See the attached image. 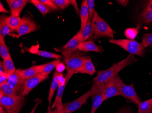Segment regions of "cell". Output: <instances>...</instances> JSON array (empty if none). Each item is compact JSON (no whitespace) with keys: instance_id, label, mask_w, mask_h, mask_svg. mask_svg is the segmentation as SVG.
<instances>
[{"instance_id":"cell-1","label":"cell","mask_w":152,"mask_h":113,"mask_svg":"<svg viewBox=\"0 0 152 113\" xmlns=\"http://www.w3.org/2000/svg\"><path fill=\"white\" fill-rule=\"evenodd\" d=\"M134 55L130 54L124 60L114 63L111 68L103 71H99L98 75L95 77L94 81L98 83H105L106 81L115 77L125 67L136 61Z\"/></svg>"},{"instance_id":"cell-2","label":"cell","mask_w":152,"mask_h":113,"mask_svg":"<svg viewBox=\"0 0 152 113\" xmlns=\"http://www.w3.org/2000/svg\"><path fill=\"white\" fill-rule=\"evenodd\" d=\"M88 58L82 53L75 51L69 57L64 58V62L67 67V73L65 77L67 82L74 74H77L78 70Z\"/></svg>"},{"instance_id":"cell-3","label":"cell","mask_w":152,"mask_h":113,"mask_svg":"<svg viewBox=\"0 0 152 113\" xmlns=\"http://www.w3.org/2000/svg\"><path fill=\"white\" fill-rule=\"evenodd\" d=\"M92 24L94 30V39L96 40L104 37L113 39L115 31L113 30L105 20L99 16L96 11L92 19Z\"/></svg>"},{"instance_id":"cell-4","label":"cell","mask_w":152,"mask_h":113,"mask_svg":"<svg viewBox=\"0 0 152 113\" xmlns=\"http://www.w3.org/2000/svg\"><path fill=\"white\" fill-rule=\"evenodd\" d=\"M25 104L23 95L11 96L4 95L0 98V106L7 113H20Z\"/></svg>"},{"instance_id":"cell-5","label":"cell","mask_w":152,"mask_h":113,"mask_svg":"<svg viewBox=\"0 0 152 113\" xmlns=\"http://www.w3.org/2000/svg\"><path fill=\"white\" fill-rule=\"evenodd\" d=\"M109 41L112 44L119 46L128 52L130 54L137 55L142 57H144L145 55V49L142 47L141 44L134 40L111 39L109 40Z\"/></svg>"},{"instance_id":"cell-6","label":"cell","mask_w":152,"mask_h":113,"mask_svg":"<svg viewBox=\"0 0 152 113\" xmlns=\"http://www.w3.org/2000/svg\"><path fill=\"white\" fill-rule=\"evenodd\" d=\"M115 82L121 96L126 98L136 105H138L142 101L136 93L133 83L131 85H127L123 82L118 74L115 76Z\"/></svg>"},{"instance_id":"cell-7","label":"cell","mask_w":152,"mask_h":113,"mask_svg":"<svg viewBox=\"0 0 152 113\" xmlns=\"http://www.w3.org/2000/svg\"><path fill=\"white\" fill-rule=\"evenodd\" d=\"M104 89V83H98L94 81L91 91L92 106L90 113H95L96 110L102 104L103 101V91Z\"/></svg>"},{"instance_id":"cell-8","label":"cell","mask_w":152,"mask_h":113,"mask_svg":"<svg viewBox=\"0 0 152 113\" xmlns=\"http://www.w3.org/2000/svg\"><path fill=\"white\" fill-rule=\"evenodd\" d=\"M82 42V33L80 30L64 46L60 48H55V50L61 53L65 58H67L77 51Z\"/></svg>"},{"instance_id":"cell-9","label":"cell","mask_w":152,"mask_h":113,"mask_svg":"<svg viewBox=\"0 0 152 113\" xmlns=\"http://www.w3.org/2000/svg\"><path fill=\"white\" fill-rule=\"evenodd\" d=\"M90 96H91L90 90L76 100L63 104L64 113H72L80 109L83 105L87 103V100Z\"/></svg>"},{"instance_id":"cell-10","label":"cell","mask_w":152,"mask_h":113,"mask_svg":"<svg viewBox=\"0 0 152 113\" xmlns=\"http://www.w3.org/2000/svg\"><path fill=\"white\" fill-rule=\"evenodd\" d=\"M26 81V80L20 74L19 69H18L15 73L9 76L7 83L17 92L18 95H23Z\"/></svg>"},{"instance_id":"cell-11","label":"cell","mask_w":152,"mask_h":113,"mask_svg":"<svg viewBox=\"0 0 152 113\" xmlns=\"http://www.w3.org/2000/svg\"><path fill=\"white\" fill-rule=\"evenodd\" d=\"M21 19L22 23L18 31L19 37L37 30V25L30 17L24 16Z\"/></svg>"},{"instance_id":"cell-12","label":"cell","mask_w":152,"mask_h":113,"mask_svg":"<svg viewBox=\"0 0 152 113\" xmlns=\"http://www.w3.org/2000/svg\"><path fill=\"white\" fill-rule=\"evenodd\" d=\"M48 77V76H44L39 73L35 76L26 80L25 83L24 88L23 95L24 96L29 94L30 92L39 85L41 82L46 80Z\"/></svg>"},{"instance_id":"cell-13","label":"cell","mask_w":152,"mask_h":113,"mask_svg":"<svg viewBox=\"0 0 152 113\" xmlns=\"http://www.w3.org/2000/svg\"><path fill=\"white\" fill-rule=\"evenodd\" d=\"M103 91V101L116 96H121L115 82V77L106 81Z\"/></svg>"},{"instance_id":"cell-14","label":"cell","mask_w":152,"mask_h":113,"mask_svg":"<svg viewBox=\"0 0 152 113\" xmlns=\"http://www.w3.org/2000/svg\"><path fill=\"white\" fill-rule=\"evenodd\" d=\"M6 1L10 8L11 16L20 17L23 9L30 1L28 0H7Z\"/></svg>"},{"instance_id":"cell-15","label":"cell","mask_w":152,"mask_h":113,"mask_svg":"<svg viewBox=\"0 0 152 113\" xmlns=\"http://www.w3.org/2000/svg\"><path fill=\"white\" fill-rule=\"evenodd\" d=\"M43 64L32 66L25 70L19 69V73L25 80L28 79L40 73L43 69Z\"/></svg>"},{"instance_id":"cell-16","label":"cell","mask_w":152,"mask_h":113,"mask_svg":"<svg viewBox=\"0 0 152 113\" xmlns=\"http://www.w3.org/2000/svg\"><path fill=\"white\" fill-rule=\"evenodd\" d=\"M79 50L84 52H95L101 53L103 51L101 47L96 45L92 40L83 41L80 43L78 48Z\"/></svg>"},{"instance_id":"cell-17","label":"cell","mask_w":152,"mask_h":113,"mask_svg":"<svg viewBox=\"0 0 152 113\" xmlns=\"http://www.w3.org/2000/svg\"><path fill=\"white\" fill-rule=\"evenodd\" d=\"M96 72L95 68L92 62L91 58L89 57L84 62L81 68L78 70L77 73L87 74L93 75Z\"/></svg>"},{"instance_id":"cell-18","label":"cell","mask_w":152,"mask_h":113,"mask_svg":"<svg viewBox=\"0 0 152 113\" xmlns=\"http://www.w3.org/2000/svg\"><path fill=\"white\" fill-rule=\"evenodd\" d=\"M80 13L81 21L80 30H82L86 26L89 19V12L87 0H83L82 1Z\"/></svg>"},{"instance_id":"cell-19","label":"cell","mask_w":152,"mask_h":113,"mask_svg":"<svg viewBox=\"0 0 152 113\" xmlns=\"http://www.w3.org/2000/svg\"><path fill=\"white\" fill-rule=\"evenodd\" d=\"M66 85V84L64 85H59L56 98L52 105V109L53 108L55 107H56L57 110L64 111L63 103H62V96H63V93Z\"/></svg>"},{"instance_id":"cell-20","label":"cell","mask_w":152,"mask_h":113,"mask_svg":"<svg viewBox=\"0 0 152 113\" xmlns=\"http://www.w3.org/2000/svg\"><path fill=\"white\" fill-rule=\"evenodd\" d=\"M8 17L1 15L0 17V36L5 38L11 31L8 22Z\"/></svg>"},{"instance_id":"cell-21","label":"cell","mask_w":152,"mask_h":113,"mask_svg":"<svg viewBox=\"0 0 152 113\" xmlns=\"http://www.w3.org/2000/svg\"><path fill=\"white\" fill-rule=\"evenodd\" d=\"M81 31L83 41H85L94 38V30L92 26V22L88 20L86 26L83 30Z\"/></svg>"},{"instance_id":"cell-22","label":"cell","mask_w":152,"mask_h":113,"mask_svg":"<svg viewBox=\"0 0 152 113\" xmlns=\"http://www.w3.org/2000/svg\"><path fill=\"white\" fill-rule=\"evenodd\" d=\"M58 73L55 71L54 73L53 76L52 83H51L50 90H49V95H48V101L49 107H50V104H51L52 99H53V96L55 92L56 91L57 88H58L59 86V82L58 79Z\"/></svg>"},{"instance_id":"cell-23","label":"cell","mask_w":152,"mask_h":113,"mask_svg":"<svg viewBox=\"0 0 152 113\" xmlns=\"http://www.w3.org/2000/svg\"><path fill=\"white\" fill-rule=\"evenodd\" d=\"M152 98L141 101L137 105V113H152Z\"/></svg>"},{"instance_id":"cell-24","label":"cell","mask_w":152,"mask_h":113,"mask_svg":"<svg viewBox=\"0 0 152 113\" xmlns=\"http://www.w3.org/2000/svg\"><path fill=\"white\" fill-rule=\"evenodd\" d=\"M3 65L4 67V73L8 75H11L15 73L17 71L15 65L14 64L12 57L3 59Z\"/></svg>"},{"instance_id":"cell-25","label":"cell","mask_w":152,"mask_h":113,"mask_svg":"<svg viewBox=\"0 0 152 113\" xmlns=\"http://www.w3.org/2000/svg\"><path fill=\"white\" fill-rule=\"evenodd\" d=\"M60 62V60L56 59L47 64H43V69L40 74L44 76L49 75V74L54 69L56 68Z\"/></svg>"},{"instance_id":"cell-26","label":"cell","mask_w":152,"mask_h":113,"mask_svg":"<svg viewBox=\"0 0 152 113\" xmlns=\"http://www.w3.org/2000/svg\"><path fill=\"white\" fill-rule=\"evenodd\" d=\"M8 22L10 29L12 31H17L22 23V19L20 17L11 16L8 17Z\"/></svg>"},{"instance_id":"cell-27","label":"cell","mask_w":152,"mask_h":113,"mask_svg":"<svg viewBox=\"0 0 152 113\" xmlns=\"http://www.w3.org/2000/svg\"><path fill=\"white\" fill-rule=\"evenodd\" d=\"M0 55L3 59H7L11 57L9 48L5 44L4 38L1 36H0Z\"/></svg>"},{"instance_id":"cell-28","label":"cell","mask_w":152,"mask_h":113,"mask_svg":"<svg viewBox=\"0 0 152 113\" xmlns=\"http://www.w3.org/2000/svg\"><path fill=\"white\" fill-rule=\"evenodd\" d=\"M31 53H33V54H36L38 56H41V57L47 58H54L56 60V59L60 60L61 58V55L45 51L37 50L36 51H32Z\"/></svg>"},{"instance_id":"cell-29","label":"cell","mask_w":152,"mask_h":113,"mask_svg":"<svg viewBox=\"0 0 152 113\" xmlns=\"http://www.w3.org/2000/svg\"><path fill=\"white\" fill-rule=\"evenodd\" d=\"M0 90L2 91L4 95L11 96H19L17 92L11 87L7 82L0 85Z\"/></svg>"},{"instance_id":"cell-30","label":"cell","mask_w":152,"mask_h":113,"mask_svg":"<svg viewBox=\"0 0 152 113\" xmlns=\"http://www.w3.org/2000/svg\"><path fill=\"white\" fill-rule=\"evenodd\" d=\"M30 2L33 4L38 9L43 16H45L50 12V10L46 6L45 4L39 0H31Z\"/></svg>"},{"instance_id":"cell-31","label":"cell","mask_w":152,"mask_h":113,"mask_svg":"<svg viewBox=\"0 0 152 113\" xmlns=\"http://www.w3.org/2000/svg\"><path fill=\"white\" fill-rule=\"evenodd\" d=\"M139 20L142 24H149L152 22V10H143L140 15Z\"/></svg>"},{"instance_id":"cell-32","label":"cell","mask_w":152,"mask_h":113,"mask_svg":"<svg viewBox=\"0 0 152 113\" xmlns=\"http://www.w3.org/2000/svg\"><path fill=\"white\" fill-rule=\"evenodd\" d=\"M139 33V27L128 28L124 32L125 37L129 40H134Z\"/></svg>"},{"instance_id":"cell-33","label":"cell","mask_w":152,"mask_h":113,"mask_svg":"<svg viewBox=\"0 0 152 113\" xmlns=\"http://www.w3.org/2000/svg\"><path fill=\"white\" fill-rule=\"evenodd\" d=\"M141 45L145 49L148 47L152 46V33L144 34L142 36Z\"/></svg>"},{"instance_id":"cell-34","label":"cell","mask_w":152,"mask_h":113,"mask_svg":"<svg viewBox=\"0 0 152 113\" xmlns=\"http://www.w3.org/2000/svg\"><path fill=\"white\" fill-rule=\"evenodd\" d=\"M60 9H66L70 5H72V0H52Z\"/></svg>"},{"instance_id":"cell-35","label":"cell","mask_w":152,"mask_h":113,"mask_svg":"<svg viewBox=\"0 0 152 113\" xmlns=\"http://www.w3.org/2000/svg\"><path fill=\"white\" fill-rule=\"evenodd\" d=\"M88 3V9L89 12L88 20L92 22L95 10V1L94 0H87Z\"/></svg>"},{"instance_id":"cell-36","label":"cell","mask_w":152,"mask_h":113,"mask_svg":"<svg viewBox=\"0 0 152 113\" xmlns=\"http://www.w3.org/2000/svg\"><path fill=\"white\" fill-rule=\"evenodd\" d=\"M41 2L46 5L49 10L52 11H58L59 10L58 7L53 2L52 0H40Z\"/></svg>"},{"instance_id":"cell-37","label":"cell","mask_w":152,"mask_h":113,"mask_svg":"<svg viewBox=\"0 0 152 113\" xmlns=\"http://www.w3.org/2000/svg\"><path fill=\"white\" fill-rule=\"evenodd\" d=\"M58 81L59 85H64L68 83L66 81V77L63 75L62 73H58Z\"/></svg>"},{"instance_id":"cell-38","label":"cell","mask_w":152,"mask_h":113,"mask_svg":"<svg viewBox=\"0 0 152 113\" xmlns=\"http://www.w3.org/2000/svg\"><path fill=\"white\" fill-rule=\"evenodd\" d=\"M9 75L5 73H0V85L7 82Z\"/></svg>"},{"instance_id":"cell-39","label":"cell","mask_w":152,"mask_h":113,"mask_svg":"<svg viewBox=\"0 0 152 113\" xmlns=\"http://www.w3.org/2000/svg\"><path fill=\"white\" fill-rule=\"evenodd\" d=\"M56 71L58 73H62L66 69V66L64 63H60L56 67Z\"/></svg>"},{"instance_id":"cell-40","label":"cell","mask_w":152,"mask_h":113,"mask_svg":"<svg viewBox=\"0 0 152 113\" xmlns=\"http://www.w3.org/2000/svg\"><path fill=\"white\" fill-rule=\"evenodd\" d=\"M117 113H134L132 110L126 107H122Z\"/></svg>"},{"instance_id":"cell-41","label":"cell","mask_w":152,"mask_h":113,"mask_svg":"<svg viewBox=\"0 0 152 113\" xmlns=\"http://www.w3.org/2000/svg\"><path fill=\"white\" fill-rule=\"evenodd\" d=\"M116 1L123 6H127L129 2V1H125V0H119V1Z\"/></svg>"},{"instance_id":"cell-42","label":"cell","mask_w":152,"mask_h":113,"mask_svg":"<svg viewBox=\"0 0 152 113\" xmlns=\"http://www.w3.org/2000/svg\"><path fill=\"white\" fill-rule=\"evenodd\" d=\"M47 113H64V111L58 110L57 109L56 110H52V109L50 108V107H48Z\"/></svg>"},{"instance_id":"cell-43","label":"cell","mask_w":152,"mask_h":113,"mask_svg":"<svg viewBox=\"0 0 152 113\" xmlns=\"http://www.w3.org/2000/svg\"><path fill=\"white\" fill-rule=\"evenodd\" d=\"M41 101H42L41 100H38V101L36 102V103L35 105V106H34V108H33V109H32L31 112L30 113H35V112L36 110L37 107H38V105H39V104L41 103Z\"/></svg>"},{"instance_id":"cell-44","label":"cell","mask_w":152,"mask_h":113,"mask_svg":"<svg viewBox=\"0 0 152 113\" xmlns=\"http://www.w3.org/2000/svg\"><path fill=\"white\" fill-rule=\"evenodd\" d=\"M0 12H1L7 13H9V11L5 9L1 2H0Z\"/></svg>"},{"instance_id":"cell-45","label":"cell","mask_w":152,"mask_h":113,"mask_svg":"<svg viewBox=\"0 0 152 113\" xmlns=\"http://www.w3.org/2000/svg\"><path fill=\"white\" fill-rule=\"evenodd\" d=\"M4 67L3 63L1 61L0 62V73H4Z\"/></svg>"},{"instance_id":"cell-46","label":"cell","mask_w":152,"mask_h":113,"mask_svg":"<svg viewBox=\"0 0 152 113\" xmlns=\"http://www.w3.org/2000/svg\"><path fill=\"white\" fill-rule=\"evenodd\" d=\"M6 111L1 107H0V113H6Z\"/></svg>"}]
</instances>
